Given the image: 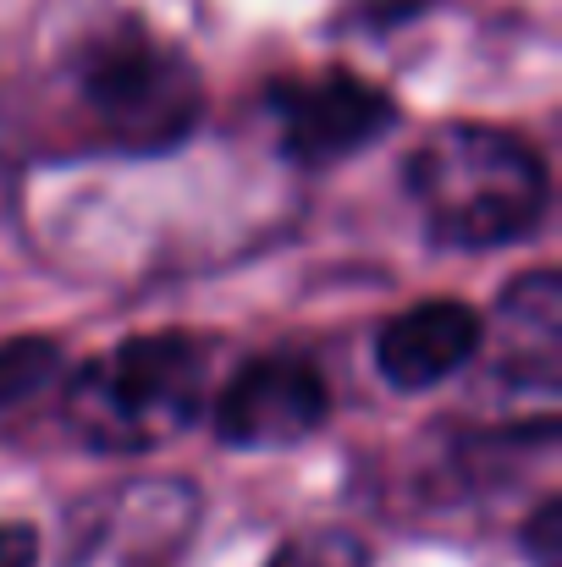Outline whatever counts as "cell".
<instances>
[{
  "label": "cell",
  "mask_w": 562,
  "mask_h": 567,
  "mask_svg": "<svg viewBox=\"0 0 562 567\" xmlns=\"http://www.w3.org/2000/svg\"><path fill=\"white\" fill-rule=\"evenodd\" d=\"M430 6H436V0H348V17H354L359 28H370V33H391V28L425 17Z\"/></svg>",
  "instance_id": "12"
},
{
  "label": "cell",
  "mask_w": 562,
  "mask_h": 567,
  "mask_svg": "<svg viewBox=\"0 0 562 567\" xmlns=\"http://www.w3.org/2000/svg\"><path fill=\"white\" fill-rule=\"evenodd\" d=\"M491 359H497V375L519 391H535V396H558L562 385V281L558 270H530L519 276L502 303L491 309Z\"/></svg>",
  "instance_id": "8"
},
{
  "label": "cell",
  "mask_w": 562,
  "mask_h": 567,
  "mask_svg": "<svg viewBox=\"0 0 562 567\" xmlns=\"http://www.w3.org/2000/svg\"><path fill=\"white\" fill-rule=\"evenodd\" d=\"M198 524V496L183 480L111 485L72 513L67 567H161Z\"/></svg>",
  "instance_id": "6"
},
{
  "label": "cell",
  "mask_w": 562,
  "mask_h": 567,
  "mask_svg": "<svg viewBox=\"0 0 562 567\" xmlns=\"http://www.w3.org/2000/svg\"><path fill=\"white\" fill-rule=\"evenodd\" d=\"M331 419V385L298 353H265L248 359L210 402L215 441L232 452H282L326 430Z\"/></svg>",
  "instance_id": "5"
},
{
  "label": "cell",
  "mask_w": 562,
  "mask_h": 567,
  "mask_svg": "<svg viewBox=\"0 0 562 567\" xmlns=\"http://www.w3.org/2000/svg\"><path fill=\"white\" fill-rule=\"evenodd\" d=\"M486 342V315L463 298H425L380 326L375 370L397 391H430L452 380Z\"/></svg>",
  "instance_id": "7"
},
{
  "label": "cell",
  "mask_w": 562,
  "mask_h": 567,
  "mask_svg": "<svg viewBox=\"0 0 562 567\" xmlns=\"http://www.w3.org/2000/svg\"><path fill=\"white\" fill-rule=\"evenodd\" d=\"M17 177H22V166H17V150L0 138V215H11V209H17V188H22Z\"/></svg>",
  "instance_id": "14"
},
{
  "label": "cell",
  "mask_w": 562,
  "mask_h": 567,
  "mask_svg": "<svg viewBox=\"0 0 562 567\" xmlns=\"http://www.w3.org/2000/svg\"><path fill=\"white\" fill-rule=\"evenodd\" d=\"M39 563V535L28 524H0V567H33Z\"/></svg>",
  "instance_id": "13"
},
{
  "label": "cell",
  "mask_w": 562,
  "mask_h": 567,
  "mask_svg": "<svg viewBox=\"0 0 562 567\" xmlns=\"http://www.w3.org/2000/svg\"><path fill=\"white\" fill-rule=\"evenodd\" d=\"M265 567H370V551L343 529H309V535L282 540Z\"/></svg>",
  "instance_id": "10"
},
{
  "label": "cell",
  "mask_w": 562,
  "mask_h": 567,
  "mask_svg": "<svg viewBox=\"0 0 562 567\" xmlns=\"http://www.w3.org/2000/svg\"><path fill=\"white\" fill-rule=\"evenodd\" d=\"M67 100L89 150L105 155H172L210 105L193 55L139 17H116L72 50Z\"/></svg>",
  "instance_id": "2"
},
{
  "label": "cell",
  "mask_w": 562,
  "mask_h": 567,
  "mask_svg": "<svg viewBox=\"0 0 562 567\" xmlns=\"http://www.w3.org/2000/svg\"><path fill=\"white\" fill-rule=\"evenodd\" d=\"M265 111L276 122L282 155L309 166V172L365 155L375 138L391 133L397 116H402L391 89H380V83L348 72V66L276 78L265 89Z\"/></svg>",
  "instance_id": "4"
},
{
  "label": "cell",
  "mask_w": 562,
  "mask_h": 567,
  "mask_svg": "<svg viewBox=\"0 0 562 567\" xmlns=\"http://www.w3.org/2000/svg\"><path fill=\"white\" fill-rule=\"evenodd\" d=\"M215 342L198 331H139L94 353L67 385V430L89 452H155L210 413Z\"/></svg>",
  "instance_id": "3"
},
{
  "label": "cell",
  "mask_w": 562,
  "mask_h": 567,
  "mask_svg": "<svg viewBox=\"0 0 562 567\" xmlns=\"http://www.w3.org/2000/svg\"><path fill=\"white\" fill-rule=\"evenodd\" d=\"M524 551H530V563L535 567H562V507H558V496H546V502L530 513V524H524Z\"/></svg>",
  "instance_id": "11"
},
{
  "label": "cell",
  "mask_w": 562,
  "mask_h": 567,
  "mask_svg": "<svg viewBox=\"0 0 562 567\" xmlns=\"http://www.w3.org/2000/svg\"><path fill=\"white\" fill-rule=\"evenodd\" d=\"M61 370V342L55 337H6L0 342V413L28 402L39 385Z\"/></svg>",
  "instance_id": "9"
},
{
  "label": "cell",
  "mask_w": 562,
  "mask_h": 567,
  "mask_svg": "<svg viewBox=\"0 0 562 567\" xmlns=\"http://www.w3.org/2000/svg\"><path fill=\"white\" fill-rule=\"evenodd\" d=\"M430 243L458 254H491L524 243L552 209V172L541 150L508 127L452 122L436 127L402 166Z\"/></svg>",
  "instance_id": "1"
}]
</instances>
